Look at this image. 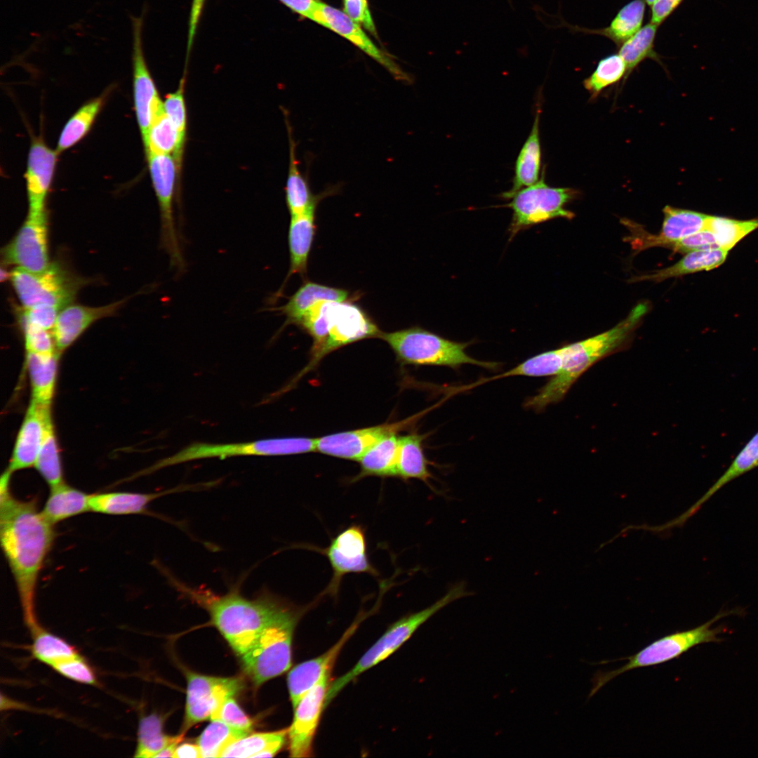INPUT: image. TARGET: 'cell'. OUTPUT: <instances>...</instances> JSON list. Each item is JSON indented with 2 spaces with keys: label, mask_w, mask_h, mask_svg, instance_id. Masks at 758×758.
Listing matches in <instances>:
<instances>
[{
  "label": "cell",
  "mask_w": 758,
  "mask_h": 758,
  "mask_svg": "<svg viewBox=\"0 0 758 758\" xmlns=\"http://www.w3.org/2000/svg\"><path fill=\"white\" fill-rule=\"evenodd\" d=\"M11 473L0 480V540L13 575L23 619L31 632L41 627L35 614L39 574L55 538L54 525L38 510L36 500L15 498L10 489Z\"/></svg>",
  "instance_id": "6da1fadb"
},
{
  "label": "cell",
  "mask_w": 758,
  "mask_h": 758,
  "mask_svg": "<svg viewBox=\"0 0 758 758\" xmlns=\"http://www.w3.org/2000/svg\"><path fill=\"white\" fill-rule=\"evenodd\" d=\"M168 583L180 594L204 607L212 622L239 656L246 653L271 621L288 604L266 590L248 599L241 592L239 582L223 594L203 587L190 586L161 567Z\"/></svg>",
  "instance_id": "7a4b0ae2"
},
{
  "label": "cell",
  "mask_w": 758,
  "mask_h": 758,
  "mask_svg": "<svg viewBox=\"0 0 758 758\" xmlns=\"http://www.w3.org/2000/svg\"><path fill=\"white\" fill-rule=\"evenodd\" d=\"M647 311V305L639 303L610 330L561 347L564 359L561 370L536 394L526 400L525 406L540 411L560 401L584 372L623 343Z\"/></svg>",
  "instance_id": "3957f363"
},
{
  "label": "cell",
  "mask_w": 758,
  "mask_h": 758,
  "mask_svg": "<svg viewBox=\"0 0 758 758\" xmlns=\"http://www.w3.org/2000/svg\"><path fill=\"white\" fill-rule=\"evenodd\" d=\"M385 341L404 364L439 366L458 369L464 364H473L495 370L499 364L477 360L465 350L470 343L446 339L418 326L393 332H380L378 337Z\"/></svg>",
  "instance_id": "277c9868"
},
{
  "label": "cell",
  "mask_w": 758,
  "mask_h": 758,
  "mask_svg": "<svg viewBox=\"0 0 758 758\" xmlns=\"http://www.w3.org/2000/svg\"><path fill=\"white\" fill-rule=\"evenodd\" d=\"M736 613V611H722L708 622L693 629L678 631L655 640L632 656L616 660H604L599 664L627 660L623 666L609 671H598L594 675L592 688L589 694L592 698L604 685L626 672L658 665L677 658L692 648L705 643H719L723 641L719 635L725 631L721 627H712L716 621Z\"/></svg>",
  "instance_id": "5b68a950"
},
{
  "label": "cell",
  "mask_w": 758,
  "mask_h": 758,
  "mask_svg": "<svg viewBox=\"0 0 758 758\" xmlns=\"http://www.w3.org/2000/svg\"><path fill=\"white\" fill-rule=\"evenodd\" d=\"M302 612V609L288 604L241 656L243 666L255 685L291 667L293 632Z\"/></svg>",
  "instance_id": "8992f818"
},
{
  "label": "cell",
  "mask_w": 758,
  "mask_h": 758,
  "mask_svg": "<svg viewBox=\"0 0 758 758\" xmlns=\"http://www.w3.org/2000/svg\"><path fill=\"white\" fill-rule=\"evenodd\" d=\"M464 583H458L431 606L404 616L392 625L346 673L330 684L325 707L351 681L400 648L432 616L453 601L470 595Z\"/></svg>",
  "instance_id": "52a82bcc"
},
{
  "label": "cell",
  "mask_w": 758,
  "mask_h": 758,
  "mask_svg": "<svg viewBox=\"0 0 758 758\" xmlns=\"http://www.w3.org/2000/svg\"><path fill=\"white\" fill-rule=\"evenodd\" d=\"M577 190L569 187H553L545 180V170L536 183L511 194L501 197L510 201L504 205L512 211L508 232L510 240L521 230L556 218L571 219L574 214L565 206L578 195Z\"/></svg>",
  "instance_id": "ba28073f"
},
{
  "label": "cell",
  "mask_w": 758,
  "mask_h": 758,
  "mask_svg": "<svg viewBox=\"0 0 758 758\" xmlns=\"http://www.w3.org/2000/svg\"><path fill=\"white\" fill-rule=\"evenodd\" d=\"M316 451V438L283 437L231 444L194 443L142 472V474L199 459L240 456H286Z\"/></svg>",
  "instance_id": "9c48e42d"
},
{
  "label": "cell",
  "mask_w": 758,
  "mask_h": 758,
  "mask_svg": "<svg viewBox=\"0 0 758 758\" xmlns=\"http://www.w3.org/2000/svg\"><path fill=\"white\" fill-rule=\"evenodd\" d=\"M10 281L23 308L52 305L63 309L75 298L86 281L56 263L40 272L16 267Z\"/></svg>",
  "instance_id": "30bf717a"
},
{
  "label": "cell",
  "mask_w": 758,
  "mask_h": 758,
  "mask_svg": "<svg viewBox=\"0 0 758 758\" xmlns=\"http://www.w3.org/2000/svg\"><path fill=\"white\" fill-rule=\"evenodd\" d=\"M151 180L161 218L160 243L168 254L171 266L180 274L186 267L181 241L174 215V197L178 171L171 154L147 153Z\"/></svg>",
  "instance_id": "8fae6325"
},
{
  "label": "cell",
  "mask_w": 758,
  "mask_h": 758,
  "mask_svg": "<svg viewBox=\"0 0 758 758\" xmlns=\"http://www.w3.org/2000/svg\"><path fill=\"white\" fill-rule=\"evenodd\" d=\"M328 559L333 575L324 594L336 595L343 577L349 573H368L376 576L378 571L367 554L364 529L352 524L338 533L324 549H319Z\"/></svg>",
  "instance_id": "7c38bea8"
},
{
  "label": "cell",
  "mask_w": 758,
  "mask_h": 758,
  "mask_svg": "<svg viewBox=\"0 0 758 758\" xmlns=\"http://www.w3.org/2000/svg\"><path fill=\"white\" fill-rule=\"evenodd\" d=\"M131 16L134 108L143 144L156 117L164 111L155 83L147 65L142 46L144 13Z\"/></svg>",
  "instance_id": "4fadbf2b"
},
{
  "label": "cell",
  "mask_w": 758,
  "mask_h": 758,
  "mask_svg": "<svg viewBox=\"0 0 758 758\" xmlns=\"http://www.w3.org/2000/svg\"><path fill=\"white\" fill-rule=\"evenodd\" d=\"M380 332L358 305L347 300L329 302L327 336L319 352L312 358L309 367L335 350L362 339L378 337Z\"/></svg>",
  "instance_id": "5bb4252c"
},
{
  "label": "cell",
  "mask_w": 758,
  "mask_h": 758,
  "mask_svg": "<svg viewBox=\"0 0 758 758\" xmlns=\"http://www.w3.org/2000/svg\"><path fill=\"white\" fill-rule=\"evenodd\" d=\"M6 266L15 265L32 272H40L50 265L48 251V214H27L17 234L1 250Z\"/></svg>",
  "instance_id": "9a60e30c"
},
{
  "label": "cell",
  "mask_w": 758,
  "mask_h": 758,
  "mask_svg": "<svg viewBox=\"0 0 758 758\" xmlns=\"http://www.w3.org/2000/svg\"><path fill=\"white\" fill-rule=\"evenodd\" d=\"M184 731L210 719L228 698L242 688L241 679L218 677L196 673L187 674Z\"/></svg>",
  "instance_id": "2e32d148"
},
{
  "label": "cell",
  "mask_w": 758,
  "mask_h": 758,
  "mask_svg": "<svg viewBox=\"0 0 758 758\" xmlns=\"http://www.w3.org/2000/svg\"><path fill=\"white\" fill-rule=\"evenodd\" d=\"M331 672H327L299 700L293 707L292 723L288 729V749L292 757H308L325 704Z\"/></svg>",
  "instance_id": "e0dca14e"
},
{
  "label": "cell",
  "mask_w": 758,
  "mask_h": 758,
  "mask_svg": "<svg viewBox=\"0 0 758 758\" xmlns=\"http://www.w3.org/2000/svg\"><path fill=\"white\" fill-rule=\"evenodd\" d=\"M312 21L352 43L383 66L395 79L407 83L411 81L409 75L402 70L392 55L380 48L364 31L362 27L352 20L343 11L320 1Z\"/></svg>",
  "instance_id": "ac0fdd59"
},
{
  "label": "cell",
  "mask_w": 758,
  "mask_h": 758,
  "mask_svg": "<svg viewBox=\"0 0 758 758\" xmlns=\"http://www.w3.org/2000/svg\"><path fill=\"white\" fill-rule=\"evenodd\" d=\"M417 417L326 435L316 439V451L331 456L358 460L373 445L386 436L397 434L409 426Z\"/></svg>",
  "instance_id": "d6986e66"
},
{
  "label": "cell",
  "mask_w": 758,
  "mask_h": 758,
  "mask_svg": "<svg viewBox=\"0 0 758 758\" xmlns=\"http://www.w3.org/2000/svg\"><path fill=\"white\" fill-rule=\"evenodd\" d=\"M663 211L664 220L658 234H651L639 225L630 224L632 227L630 237L634 248L638 250L655 246L668 248L674 242L705 228L709 216L670 206H665Z\"/></svg>",
  "instance_id": "ffe728a7"
},
{
  "label": "cell",
  "mask_w": 758,
  "mask_h": 758,
  "mask_svg": "<svg viewBox=\"0 0 758 758\" xmlns=\"http://www.w3.org/2000/svg\"><path fill=\"white\" fill-rule=\"evenodd\" d=\"M51 405L32 400L6 469L11 473L34 466L46 433L52 425Z\"/></svg>",
  "instance_id": "44dd1931"
},
{
  "label": "cell",
  "mask_w": 758,
  "mask_h": 758,
  "mask_svg": "<svg viewBox=\"0 0 758 758\" xmlns=\"http://www.w3.org/2000/svg\"><path fill=\"white\" fill-rule=\"evenodd\" d=\"M56 151L48 147L41 137H34L28 154L25 174L28 199V214L46 212V201L57 161Z\"/></svg>",
  "instance_id": "7402d4cb"
},
{
  "label": "cell",
  "mask_w": 758,
  "mask_h": 758,
  "mask_svg": "<svg viewBox=\"0 0 758 758\" xmlns=\"http://www.w3.org/2000/svg\"><path fill=\"white\" fill-rule=\"evenodd\" d=\"M364 618V616H359L340 639L323 654L299 663L291 669L288 674L287 685L293 707L327 672H331L340 651Z\"/></svg>",
  "instance_id": "603a6c76"
},
{
  "label": "cell",
  "mask_w": 758,
  "mask_h": 758,
  "mask_svg": "<svg viewBox=\"0 0 758 758\" xmlns=\"http://www.w3.org/2000/svg\"><path fill=\"white\" fill-rule=\"evenodd\" d=\"M197 485H183L156 493L107 492L91 494V512L109 515L147 514L173 523L180 527L181 524L167 517L151 512L150 503L165 495L196 488Z\"/></svg>",
  "instance_id": "cb8c5ba5"
},
{
  "label": "cell",
  "mask_w": 758,
  "mask_h": 758,
  "mask_svg": "<svg viewBox=\"0 0 758 758\" xmlns=\"http://www.w3.org/2000/svg\"><path fill=\"white\" fill-rule=\"evenodd\" d=\"M126 300L100 307L70 305L64 307L52 330L57 351L61 354L95 321L114 314Z\"/></svg>",
  "instance_id": "d4e9b609"
},
{
  "label": "cell",
  "mask_w": 758,
  "mask_h": 758,
  "mask_svg": "<svg viewBox=\"0 0 758 758\" xmlns=\"http://www.w3.org/2000/svg\"><path fill=\"white\" fill-rule=\"evenodd\" d=\"M285 119L289 143L288 171L285 189L286 202L289 213L293 216L317 207L323 198L330 195L336 189L331 188L318 194L312 192L307 178H305L300 170L299 162L296 158V144L286 115Z\"/></svg>",
  "instance_id": "484cf974"
},
{
  "label": "cell",
  "mask_w": 758,
  "mask_h": 758,
  "mask_svg": "<svg viewBox=\"0 0 758 758\" xmlns=\"http://www.w3.org/2000/svg\"><path fill=\"white\" fill-rule=\"evenodd\" d=\"M317 207L297 215L291 216L288 244L290 267L284 284L295 274L301 276L307 272L308 258L314 241Z\"/></svg>",
  "instance_id": "4316f807"
},
{
  "label": "cell",
  "mask_w": 758,
  "mask_h": 758,
  "mask_svg": "<svg viewBox=\"0 0 758 758\" xmlns=\"http://www.w3.org/2000/svg\"><path fill=\"white\" fill-rule=\"evenodd\" d=\"M348 295L349 292L345 289L307 281L290 297L285 305L272 310L286 316V324L295 325L315 305L324 301H345Z\"/></svg>",
  "instance_id": "83f0119b"
},
{
  "label": "cell",
  "mask_w": 758,
  "mask_h": 758,
  "mask_svg": "<svg viewBox=\"0 0 758 758\" xmlns=\"http://www.w3.org/2000/svg\"><path fill=\"white\" fill-rule=\"evenodd\" d=\"M540 109L538 107L531 132L521 147L515 162L512 187L503 194H513L524 187L536 183L540 178L542 157L540 139Z\"/></svg>",
  "instance_id": "f1b7e54d"
},
{
  "label": "cell",
  "mask_w": 758,
  "mask_h": 758,
  "mask_svg": "<svg viewBox=\"0 0 758 758\" xmlns=\"http://www.w3.org/2000/svg\"><path fill=\"white\" fill-rule=\"evenodd\" d=\"M728 253L729 251L723 248L689 252L673 265L654 271L650 274L636 277L631 281L657 282L672 277L711 270L722 265L725 262Z\"/></svg>",
  "instance_id": "f546056e"
},
{
  "label": "cell",
  "mask_w": 758,
  "mask_h": 758,
  "mask_svg": "<svg viewBox=\"0 0 758 758\" xmlns=\"http://www.w3.org/2000/svg\"><path fill=\"white\" fill-rule=\"evenodd\" d=\"M60 353H35L27 352L26 364L30 380L32 400L43 404H51Z\"/></svg>",
  "instance_id": "4dcf8cb0"
},
{
  "label": "cell",
  "mask_w": 758,
  "mask_h": 758,
  "mask_svg": "<svg viewBox=\"0 0 758 758\" xmlns=\"http://www.w3.org/2000/svg\"><path fill=\"white\" fill-rule=\"evenodd\" d=\"M51 488L41 512L52 524L55 525L70 517L91 512V494L70 486L65 482Z\"/></svg>",
  "instance_id": "1f68e13d"
},
{
  "label": "cell",
  "mask_w": 758,
  "mask_h": 758,
  "mask_svg": "<svg viewBox=\"0 0 758 758\" xmlns=\"http://www.w3.org/2000/svg\"><path fill=\"white\" fill-rule=\"evenodd\" d=\"M398 448L399 436L397 434H390L378 441L357 460L360 471L352 481L369 476L397 477Z\"/></svg>",
  "instance_id": "d6a6232c"
},
{
  "label": "cell",
  "mask_w": 758,
  "mask_h": 758,
  "mask_svg": "<svg viewBox=\"0 0 758 758\" xmlns=\"http://www.w3.org/2000/svg\"><path fill=\"white\" fill-rule=\"evenodd\" d=\"M424 438L417 433L399 436L397 477L404 480L419 479L434 491L430 482L432 475L423 451Z\"/></svg>",
  "instance_id": "836d02e7"
},
{
  "label": "cell",
  "mask_w": 758,
  "mask_h": 758,
  "mask_svg": "<svg viewBox=\"0 0 758 758\" xmlns=\"http://www.w3.org/2000/svg\"><path fill=\"white\" fill-rule=\"evenodd\" d=\"M646 5L643 0H632L619 10L607 27L601 29L578 27L574 29L606 37L619 47L642 27Z\"/></svg>",
  "instance_id": "e575fe53"
},
{
  "label": "cell",
  "mask_w": 758,
  "mask_h": 758,
  "mask_svg": "<svg viewBox=\"0 0 758 758\" xmlns=\"http://www.w3.org/2000/svg\"><path fill=\"white\" fill-rule=\"evenodd\" d=\"M758 467V432L738 453L729 467L708 491L677 521H684L723 486L743 474Z\"/></svg>",
  "instance_id": "d590c367"
},
{
  "label": "cell",
  "mask_w": 758,
  "mask_h": 758,
  "mask_svg": "<svg viewBox=\"0 0 758 758\" xmlns=\"http://www.w3.org/2000/svg\"><path fill=\"white\" fill-rule=\"evenodd\" d=\"M145 153L171 154L176 162L178 174L184 148L173 124L163 111L152 122L144 143Z\"/></svg>",
  "instance_id": "8d00e7d4"
},
{
  "label": "cell",
  "mask_w": 758,
  "mask_h": 758,
  "mask_svg": "<svg viewBox=\"0 0 758 758\" xmlns=\"http://www.w3.org/2000/svg\"><path fill=\"white\" fill-rule=\"evenodd\" d=\"M660 25L649 22L618 47V54L627 67L625 79L645 59L650 58L661 64L660 56L654 50V43Z\"/></svg>",
  "instance_id": "74e56055"
},
{
  "label": "cell",
  "mask_w": 758,
  "mask_h": 758,
  "mask_svg": "<svg viewBox=\"0 0 758 758\" xmlns=\"http://www.w3.org/2000/svg\"><path fill=\"white\" fill-rule=\"evenodd\" d=\"M108 92L95 98L82 105L67 121L58 139V154L70 148L80 141L88 132L100 112Z\"/></svg>",
  "instance_id": "f35d334b"
},
{
  "label": "cell",
  "mask_w": 758,
  "mask_h": 758,
  "mask_svg": "<svg viewBox=\"0 0 758 758\" xmlns=\"http://www.w3.org/2000/svg\"><path fill=\"white\" fill-rule=\"evenodd\" d=\"M164 719L157 714L141 718L138 725V743L134 757L155 758L169 744L181 741L182 735L171 736L163 731Z\"/></svg>",
  "instance_id": "ab89813d"
},
{
  "label": "cell",
  "mask_w": 758,
  "mask_h": 758,
  "mask_svg": "<svg viewBox=\"0 0 758 758\" xmlns=\"http://www.w3.org/2000/svg\"><path fill=\"white\" fill-rule=\"evenodd\" d=\"M562 348L549 350L526 359L513 368L490 378H484L471 385L470 388L492 380L514 375L530 377L552 376L557 375L563 364Z\"/></svg>",
  "instance_id": "60d3db41"
},
{
  "label": "cell",
  "mask_w": 758,
  "mask_h": 758,
  "mask_svg": "<svg viewBox=\"0 0 758 758\" xmlns=\"http://www.w3.org/2000/svg\"><path fill=\"white\" fill-rule=\"evenodd\" d=\"M287 735L288 729L248 733L229 744L220 757H255L258 753L268 748L279 752Z\"/></svg>",
  "instance_id": "b9f144b4"
},
{
  "label": "cell",
  "mask_w": 758,
  "mask_h": 758,
  "mask_svg": "<svg viewBox=\"0 0 758 758\" xmlns=\"http://www.w3.org/2000/svg\"><path fill=\"white\" fill-rule=\"evenodd\" d=\"M33 656L50 666L67 658L77 656V651L64 639L40 627L31 632Z\"/></svg>",
  "instance_id": "7bdbcfd3"
},
{
  "label": "cell",
  "mask_w": 758,
  "mask_h": 758,
  "mask_svg": "<svg viewBox=\"0 0 758 758\" xmlns=\"http://www.w3.org/2000/svg\"><path fill=\"white\" fill-rule=\"evenodd\" d=\"M706 227L713 232L719 247L729 251L741 239L758 228V218L740 220L709 215Z\"/></svg>",
  "instance_id": "ee69618b"
},
{
  "label": "cell",
  "mask_w": 758,
  "mask_h": 758,
  "mask_svg": "<svg viewBox=\"0 0 758 758\" xmlns=\"http://www.w3.org/2000/svg\"><path fill=\"white\" fill-rule=\"evenodd\" d=\"M248 733L220 721L212 720L197 739L201 756L203 758L220 757L229 744Z\"/></svg>",
  "instance_id": "f6af8a7d"
},
{
  "label": "cell",
  "mask_w": 758,
  "mask_h": 758,
  "mask_svg": "<svg viewBox=\"0 0 758 758\" xmlns=\"http://www.w3.org/2000/svg\"><path fill=\"white\" fill-rule=\"evenodd\" d=\"M627 67L618 53L600 60L594 71L583 81L585 88L592 98H597L606 87L625 78Z\"/></svg>",
  "instance_id": "bcb514c9"
},
{
  "label": "cell",
  "mask_w": 758,
  "mask_h": 758,
  "mask_svg": "<svg viewBox=\"0 0 758 758\" xmlns=\"http://www.w3.org/2000/svg\"><path fill=\"white\" fill-rule=\"evenodd\" d=\"M34 467L51 488L64 482L59 449L53 425L47 430Z\"/></svg>",
  "instance_id": "7dc6e473"
},
{
  "label": "cell",
  "mask_w": 758,
  "mask_h": 758,
  "mask_svg": "<svg viewBox=\"0 0 758 758\" xmlns=\"http://www.w3.org/2000/svg\"><path fill=\"white\" fill-rule=\"evenodd\" d=\"M185 77L180 81L178 88L168 93L163 102L164 111L175 127L182 147L184 148L187 130V110L184 95Z\"/></svg>",
  "instance_id": "c3c4849f"
},
{
  "label": "cell",
  "mask_w": 758,
  "mask_h": 758,
  "mask_svg": "<svg viewBox=\"0 0 758 758\" xmlns=\"http://www.w3.org/2000/svg\"><path fill=\"white\" fill-rule=\"evenodd\" d=\"M18 320L22 328L27 352L35 353H52L56 352V347L53 333L30 323L21 313L18 312Z\"/></svg>",
  "instance_id": "681fc988"
},
{
  "label": "cell",
  "mask_w": 758,
  "mask_h": 758,
  "mask_svg": "<svg viewBox=\"0 0 758 758\" xmlns=\"http://www.w3.org/2000/svg\"><path fill=\"white\" fill-rule=\"evenodd\" d=\"M210 719L220 721L236 729L250 733L253 722L245 714L237 701L232 697L227 698L212 714Z\"/></svg>",
  "instance_id": "f907efd6"
},
{
  "label": "cell",
  "mask_w": 758,
  "mask_h": 758,
  "mask_svg": "<svg viewBox=\"0 0 758 758\" xmlns=\"http://www.w3.org/2000/svg\"><path fill=\"white\" fill-rule=\"evenodd\" d=\"M52 668L62 676L77 682L86 684H95L97 682L93 669L79 654L57 663Z\"/></svg>",
  "instance_id": "816d5d0a"
},
{
  "label": "cell",
  "mask_w": 758,
  "mask_h": 758,
  "mask_svg": "<svg viewBox=\"0 0 758 758\" xmlns=\"http://www.w3.org/2000/svg\"><path fill=\"white\" fill-rule=\"evenodd\" d=\"M668 248L675 252L686 253L695 251L720 248L713 232L707 227L674 242Z\"/></svg>",
  "instance_id": "f5cc1de1"
},
{
  "label": "cell",
  "mask_w": 758,
  "mask_h": 758,
  "mask_svg": "<svg viewBox=\"0 0 758 758\" xmlns=\"http://www.w3.org/2000/svg\"><path fill=\"white\" fill-rule=\"evenodd\" d=\"M343 11L375 37H378L367 0H343Z\"/></svg>",
  "instance_id": "db71d44e"
},
{
  "label": "cell",
  "mask_w": 758,
  "mask_h": 758,
  "mask_svg": "<svg viewBox=\"0 0 758 758\" xmlns=\"http://www.w3.org/2000/svg\"><path fill=\"white\" fill-rule=\"evenodd\" d=\"M60 310L55 306L44 305L23 308L20 311L32 324L46 330H53Z\"/></svg>",
  "instance_id": "11a10c76"
},
{
  "label": "cell",
  "mask_w": 758,
  "mask_h": 758,
  "mask_svg": "<svg viewBox=\"0 0 758 758\" xmlns=\"http://www.w3.org/2000/svg\"><path fill=\"white\" fill-rule=\"evenodd\" d=\"M206 0H192L191 4L187 40V61L192 51L198 25L201 17Z\"/></svg>",
  "instance_id": "9f6ffc18"
},
{
  "label": "cell",
  "mask_w": 758,
  "mask_h": 758,
  "mask_svg": "<svg viewBox=\"0 0 758 758\" xmlns=\"http://www.w3.org/2000/svg\"><path fill=\"white\" fill-rule=\"evenodd\" d=\"M684 0H657L651 6L650 22L660 25Z\"/></svg>",
  "instance_id": "6f0895ef"
},
{
  "label": "cell",
  "mask_w": 758,
  "mask_h": 758,
  "mask_svg": "<svg viewBox=\"0 0 758 758\" xmlns=\"http://www.w3.org/2000/svg\"><path fill=\"white\" fill-rule=\"evenodd\" d=\"M300 16L312 21L320 0H279Z\"/></svg>",
  "instance_id": "680465c9"
},
{
  "label": "cell",
  "mask_w": 758,
  "mask_h": 758,
  "mask_svg": "<svg viewBox=\"0 0 758 758\" xmlns=\"http://www.w3.org/2000/svg\"><path fill=\"white\" fill-rule=\"evenodd\" d=\"M174 758H201L200 749L197 744L182 743L177 746Z\"/></svg>",
  "instance_id": "91938a15"
},
{
  "label": "cell",
  "mask_w": 758,
  "mask_h": 758,
  "mask_svg": "<svg viewBox=\"0 0 758 758\" xmlns=\"http://www.w3.org/2000/svg\"><path fill=\"white\" fill-rule=\"evenodd\" d=\"M180 742V741H175V742H173V743L169 744L166 747H164L162 750H161L156 755L155 758H157V757L158 758L159 757H174L175 749H176V747L178 746V744Z\"/></svg>",
  "instance_id": "94428289"
},
{
  "label": "cell",
  "mask_w": 758,
  "mask_h": 758,
  "mask_svg": "<svg viewBox=\"0 0 758 758\" xmlns=\"http://www.w3.org/2000/svg\"><path fill=\"white\" fill-rule=\"evenodd\" d=\"M11 276V272H8L6 270H5V269H4L2 267L1 268L0 277H1V281H6V280H8V279L10 280Z\"/></svg>",
  "instance_id": "6125c7cd"
},
{
  "label": "cell",
  "mask_w": 758,
  "mask_h": 758,
  "mask_svg": "<svg viewBox=\"0 0 758 758\" xmlns=\"http://www.w3.org/2000/svg\"><path fill=\"white\" fill-rule=\"evenodd\" d=\"M645 4L649 6H651L657 0H643Z\"/></svg>",
  "instance_id": "be15d7a7"
}]
</instances>
